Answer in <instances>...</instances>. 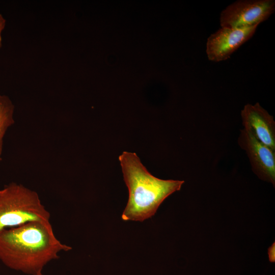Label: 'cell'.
Segmentation results:
<instances>
[{"label":"cell","mask_w":275,"mask_h":275,"mask_svg":"<svg viewBox=\"0 0 275 275\" xmlns=\"http://www.w3.org/2000/svg\"><path fill=\"white\" fill-rule=\"evenodd\" d=\"M238 143L249 159L253 172L275 185V151L260 142L248 129L240 130Z\"/></svg>","instance_id":"cell-5"},{"label":"cell","mask_w":275,"mask_h":275,"mask_svg":"<svg viewBox=\"0 0 275 275\" xmlns=\"http://www.w3.org/2000/svg\"><path fill=\"white\" fill-rule=\"evenodd\" d=\"M129 197L122 214L124 221L143 222L151 218L170 195L180 190L184 181L163 180L148 172L135 153L123 151L119 156Z\"/></svg>","instance_id":"cell-2"},{"label":"cell","mask_w":275,"mask_h":275,"mask_svg":"<svg viewBox=\"0 0 275 275\" xmlns=\"http://www.w3.org/2000/svg\"><path fill=\"white\" fill-rule=\"evenodd\" d=\"M50 218L35 191L15 182L0 189V232L30 222H50Z\"/></svg>","instance_id":"cell-3"},{"label":"cell","mask_w":275,"mask_h":275,"mask_svg":"<svg viewBox=\"0 0 275 275\" xmlns=\"http://www.w3.org/2000/svg\"><path fill=\"white\" fill-rule=\"evenodd\" d=\"M72 249L56 237L50 222H30L0 232V261L28 275H44L45 265Z\"/></svg>","instance_id":"cell-1"},{"label":"cell","mask_w":275,"mask_h":275,"mask_svg":"<svg viewBox=\"0 0 275 275\" xmlns=\"http://www.w3.org/2000/svg\"><path fill=\"white\" fill-rule=\"evenodd\" d=\"M14 105L10 99L6 95L0 94V162L2 160L4 135L8 128L14 123Z\"/></svg>","instance_id":"cell-8"},{"label":"cell","mask_w":275,"mask_h":275,"mask_svg":"<svg viewBox=\"0 0 275 275\" xmlns=\"http://www.w3.org/2000/svg\"><path fill=\"white\" fill-rule=\"evenodd\" d=\"M6 19L3 16L0 14V48L2 46V33L6 26Z\"/></svg>","instance_id":"cell-10"},{"label":"cell","mask_w":275,"mask_h":275,"mask_svg":"<svg viewBox=\"0 0 275 275\" xmlns=\"http://www.w3.org/2000/svg\"><path fill=\"white\" fill-rule=\"evenodd\" d=\"M268 255L269 260L270 262H274L275 261V243L273 242L272 244L268 249Z\"/></svg>","instance_id":"cell-9"},{"label":"cell","mask_w":275,"mask_h":275,"mask_svg":"<svg viewBox=\"0 0 275 275\" xmlns=\"http://www.w3.org/2000/svg\"><path fill=\"white\" fill-rule=\"evenodd\" d=\"M243 128L249 129L262 143L275 151V122L258 102L246 104L241 111Z\"/></svg>","instance_id":"cell-7"},{"label":"cell","mask_w":275,"mask_h":275,"mask_svg":"<svg viewBox=\"0 0 275 275\" xmlns=\"http://www.w3.org/2000/svg\"><path fill=\"white\" fill-rule=\"evenodd\" d=\"M275 10L274 0H238L221 13V27L237 29L259 25Z\"/></svg>","instance_id":"cell-4"},{"label":"cell","mask_w":275,"mask_h":275,"mask_svg":"<svg viewBox=\"0 0 275 275\" xmlns=\"http://www.w3.org/2000/svg\"><path fill=\"white\" fill-rule=\"evenodd\" d=\"M258 26L237 29L221 27L207 38L206 52L208 60L219 62L229 59L234 52L253 36Z\"/></svg>","instance_id":"cell-6"}]
</instances>
